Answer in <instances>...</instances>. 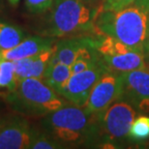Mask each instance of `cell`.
<instances>
[{"instance_id":"cell-24","label":"cell","mask_w":149,"mask_h":149,"mask_svg":"<svg viewBox=\"0 0 149 149\" xmlns=\"http://www.w3.org/2000/svg\"><path fill=\"white\" fill-rule=\"evenodd\" d=\"M83 1H85V2H87V3H89V4H91V3H93V2H95L96 0H83Z\"/></svg>"},{"instance_id":"cell-4","label":"cell","mask_w":149,"mask_h":149,"mask_svg":"<svg viewBox=\"0 0 149 149\" xmlns=\"http://www.w3.org/2000/svg\"><path fill=\"white\" fill-rule=\"evenodd\" d=\"M42 79H23L9 91L7 100L15 111L28 116H46L69 105Z\"/></svg>"},{"instance_id":"cell-21","label":"cell","mask_w":149,"mask_h":149,"mask_svg":"<svg viewBox=\"0 0 149 149\" xmlns=\"http://www.w3.org/2000/svg\"><path fill=\"white\" fill-rule=\"evenodd\" d=\"M149 53V28H148V36H147V41H146V47H145V54Z\"/></svg>"},{"instance_id":"cell-15","label":"cell","mask_w":149,"mask_h":149,"mask_svg":"<svg viewBox=\"0 0 149 149\" xmlns=\"http://www.w3.org/2000/svg\"><path fill=\"white\" fill-rule=\"evenodd\" d=\"M25 37L24 31L17 25L0 22V50L11 49Z\"/></svg>"},{"instance_id":"cell-8","label":"cell","mask_w":149,"mask_h":149,"mask_svg":"<svg viewBox=\"0 0 149 149\" xmlns=\"http://www.w3.org/2000/svg\"><path fill=\"white\" fill-rule=\"evenodd\" d=\"M34 130L22 116L0 119V149H29Z\"/></svg>"},{"instance_id":"cell-18","label":"cell","mask_w":149,"mask_h":149,"mask_svg":"<svg viewBox=\"0 0 149 149\" xmlns=\"http://www.w3.org/2000/svg\"><path fill=\"white\" fill-rule=\"evenodd\" d=\"M129 139L133 141H144L149 139V116L141 115L134 120L130 129Z\"/></svg>"},{"instance_id":"cell-6","label":"cell","mask_w":149,"mask_h":149,"mask_svg":"<svg viewBox=\"0 0 149 149\" xmlns=\"http://www.w3.org/2000/svg\"><path fill=\"white\" fill-rule=\"evenodd\" d=\"M123 91L122 73L106 69L93 86L83 108L90 114H97L120 99Z\"/></svg>"},{"instance_id":"cell-9","label":"cell","mask_w":149,"mask_h":149,"mask_svg":"<svg viewBox=\"0 0 149 149\" xmlns=\"http://www.w3.org/2000/svg\"><path fill=\"white\" fill-rule=\"evenodd\" d=\"M124 91L122 98L138 111L149 112V70L139 69L122 73Z\"/></svg>"},{"instance_id":"cell-13","label":"cell","mask_w":149,"mask_h":149,"mask_svg":"<svg viewBox=\"0 0 149 149\" xmlns=\"http://www.w3.org/2000/svg\"><path fill=\"white\" fill-rule=\"evenodd\" d=\"M89 38H69L64 39L54 45V52L52 59L63 63L68 66H72L79 49L87 43Z\"/></svg>"},{"instance_id":"cell-14","label":"cell","mask_w":149,"mask_h":149,"mask_svg":"<svg viewBox=\"0 0 149 149\" xmlns=\"http://www.w3.org/2000/svg\"><path fill=\"white\" fill-rule=\"evenodd\" d=\"M71 76H72L71 66L60 63L50 58L49 66L42 79L49 87H52L53 90L59 93V91L66 84Z\"/></svg>"},{"instance_id":"cell-12","label":"cell","mask_w":149,"mask_h":149,"mask_svg":"<svg viewBox=\"0 0 149 149\" xmlns=\"http://www.w3.org/2000/svg\"><path fill=\"white\" fill-rule=\"evenodd\" d=\"M101 62L107 69L125 73L146 68L145 54L136 49L112 56H100Z\"/></svg>"},{"instance_id":"cell-2","label":"cell","mask_w":149,"mask_h":149,"mask_svg":"<svg viewBox=\"0 0 149 149\" xmlns=\"http://www.w3.org/2000/svg\"><path fill=\"white\" fill-rule=\"evenodd\" d=\"M43 126L64 146L85 143L99 136L94 114L87 112L83 107L74 105L64 106L46 115Z\"/></svg>"},{"instance_id":"cell-5","label":"cell","mask_w":149,"mask_h":149,"mask_svg":"<svg viewBox=\"0 0 149 149\" xmlns=\"http://www.w3.org/2000/svg\"><path fill=\"white\" fill-rule=\"evenodd\" d=\"M96 116L98 134L107 141H121L129 138L131 126L136 119V109L124 98L116 100Z\"/></svg>"},{"instance_id":"cell-7","label":"cell","mask_w":149,"mask_h":149,"mask_svg":"<svg viewBox=\"0 0 149 149\" xmlns=\"http://www.w3.org/2000/svg\"><path fill=\"white\" fill-rule=\"evenodd\" d=\"M106 69L101 62L83 72L73 74L58 94L74 106L84 107L92 88Z\"/></svg>"},{"instance_id":"cell-20","label":"cell","mask_w":149,"mask_h":149,"mask_svg":"<svg viewBox=\"0 0 149 149\" xmlns=\"http://www.w3.org/2000/svg\"><path fill=\"white\" fill-rule=\"evenodd\" d=\"M135 0H103L100 11L117 10V9L126 7Z\"/></svg>"},{"instance_id":"cell-11","label":"cell","mask_w":149,"mask_h":149,"mask_svg":"<svg viewBox=\"0 0 149 149\" xmlns=\"http://www.w3.org/2000/svg\"><path fill=\"white\" fill-rule=\"evenodd\" d=\"M53 52L54 46L30 57L14 61L15 72L17 80L29 77L43 79Z\"/></svg>"},{"instance_id":"cell-17","label":"cell","mask_w":149,"mask_h":149,"mask_svg":"<svg viewBox=\"0 0 149 149\" xmlns=\"http://www.w3.org/2000/svg\"><path fill=\"white\" fill-rule=\"evenodd\" d=\"M65 148L61 142L49 135V133H39L34 131L29 149H60Z\"/></svg>"},{"instance_id":"cell-19","label":"cell","mask_w":149,"mask_h":149,"mask_svg":"<svg viewBox=\"0 0 149 149\" xmlns=\"http://www.w3.org/2000/svg\"><path fill=\"white\" fill-rule=\"evenodd\" d=\"M55 0H25L26 9L32 14H41L49 11Z\"/></svg>"},{"instance_id":"cell-1","label":"cell","mask_w":149,"mask_h":149,"mask_svg":"<svg viewBox=\"0 0 149 149\" xmlns=\"http://www.w3.org/2000/svg\"><path fill=\"white\" fill-rule=\"evenodd\" d=\"M95 28L145 54L149 28V0H135L126 7L99 11Z\"/></svg>"},{"instance_id":"cell-23","label":"cell","mask_w":149,"mask_h":149,"mask_svg":"<svg viewBox=\"0 0 149 149\" xmlns=\"http://www.w3.org/2000/svg\"><path fill=\"white\" fill-rule=\"evenodd\" d=\"M8 1L10 2L12 5H14V6H17V3L19 2V0H8Z\"/></svg>"},{"instance_id":"cell-22","label":"cell","mask_w":149,"mask_h":149,"mask_svg":"<svg viewBox=\"0 0 149 149\" xmlns=\"http://www.w3.org/2000/svg\"><path fill=\"white\" fill-rule=\"evenodd\" d=\"M145 62H146V68L145 69L149 70V53L145 54Z\"/></svg>"},{"instance_id":"cell-16","label":"cell","mask_w":149,"mask_h":149,"mask_svg":"<svg viewBox=\"0 0 149 149\" xmlns=\"http://www.w3.org/2000/svg\"><path fill=\"white\" fill-rule=\"evenodd\" d=\"M17 82L14 61L0 59V88L11 91Z\"/></svg>"},{"instance_id":"cell-3","label":"cell","mask_w":149,"mask_h":149,"mask_svg":"<svg viewBox=\"0 0 149 149\" xmlns=\"http://www.w3.org/2000/svg\"><path fill=\"white\" fill-rule=\"evenodd\" d=\"M49 11L43 31L46 36H74L95 29L98 11L83 0H55Z\"/></svg>"},{"instance_id":"cell-10","label":"cell","mask_w":149,"mask_h":149,"mask_svg":"<svg viewBox=\"0 0 149 149\" xmlns=\"http://www.w3.org/2000/svg\"><path fill=\"white\" fill-rule=\"evenodd\" d=\"M54 46V38L49 36L26 37L11 49L0 50V59L17 61L30 57Z\"/></svg>"}]
</instances>
